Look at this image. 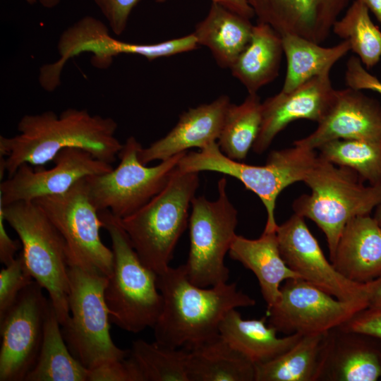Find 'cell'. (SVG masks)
<instances>
[{
	"mask_svg": "<svg viewBox=\"0 0 381 381\" xmlns=\"http://www.w3.org/2000/svg\"><path fill=\"white\" fill-rule=\"evenodd\" d=\"M117 123L110 117L92 115L85 109L69 108L24 115L18 134L0 136V178L11 176L23 164L42 166L66 148H78L112 164L123 144L116 138Z\"/></svg>",
	"mask_w": 381,
	"mask_h": 381,
	"instance_id": "1",
	"label": "cell"
},
{
	"mask_svg": "<svg viewBox=\"0 0 381 381\" xmlns=\"http://www.w3.org/2000/svg\"><path fill=\"white\" fill-rule=\"evenodd\" d=\"M163 297L161 315L154 326L155 342L188 350L219 334V325L231 310L250 307L255 301L236 283L200 287L188 279L184 265L169 266L157 274Z\"/></svg>",
	"mask_w": 381,
	"mask_h": 381,
	"instance_id": "2",
	"label": "cell"
},
{
	"mask_svg": "<svg viewBox=\"0 0 381 381\" xmlns=\"http://www.w3.org/2000/svg\"><path fill=\"white\" fill-rule=\"evenodd\" d=\"M311 190L296 198L294 213L313 221L325 235L330 260L353 218L370 214L381 202V183L365 185L353 169L318 157L303 181Z\"/></svg>",
	"mask_w": 381,
	"mask_h": 381,
	"instance_id": "3",
	"label": "cell"
},
{
	"mask_svg": "<svg viewBox=\"0 0 381 381\" xmlns=\"http://www.w3.org/2000/svg\"><path fill=\"white\" fill-rule=\"evenodd\" d=\"M199 182V172L176 167L159 193L134 213L118 218L140 260L157 274L170 266Z\"/></svg>",
	"mask_w": 381,
	"mask_h": 381,
	"instance_id": "4",
	"label": "cell"
},
{
	"mask_svg": "<svg viewBox=\"0 0 381 381\" xmlns=\"http://www.w3.org/2000/svg\"><path fill=\"white\" fill-rule=\"evenodd\" d=\"M99 214L114 254L112 271L104 290L110 321L134 334L153 328L163 307L157 274L140 260L119 219L108 210Z\"/></svg>",
	"mask_w": 381,
	"mask_h": 381,
	"instance_id": "5",
	"label": "cell"
},
{
	"mask_svg": "<svg viewBox=\"0 0 381 381\" xmlns=\"http://www.w3.org/2000/svg\"><path fill=\"white\" fill-rule=\"evenodd\" d=\"M6 222L18 234L25 268L49 294L61 325L68 320L69 277L65 241L42 209L34 201L3 205Z\"/></svg>",
	"mask_w": 381,
	"mask_h": 381,
	"instance_id": "6",
	"label": "cell"
},
{
	"mask_svg": "<svg viewBox=\"0 0 381 381\" xmlns=\"http://www.w3.org/2000/svg\"><path fill=\"white\" fill-rule=\"evenodd\" d=\"M315 150L298 145L274 150L262 166L250 165L226 157L214 142L198 152H187L178 163L182 171H215L240 181L261 200L267 212L264 232L276 231L274 211L279 193L287 186L303 181L314 164Z\"/></svg>",
	"mask_w": 381,
	"mask_h": 381,
	"instance_id": "7",
	"label": "cell"
},
{
	"mask_svg": "<svg viewBox=\"0 0 381 381\" xmlns=\"http://www.w3.org/2000/svg\"><path fill=\"white\" fill-rule=\"evenodd\" d=\"M70 316L62 333L72 354L88 370L126 358L130 350L118 347L110 334L104 297L108 277L78 267L68 269Z\"/></svg>",
	"mask_w": 381,
	"mask_h": 381,
	"instance_id": "8",
	"label": "cell"
},
{
	"mask_svg": "<svg viewBox=\"0 0 381 381\" xmlns=\"http://www.w3.org/2000/svg\"><path fill=\"white\" fill-rule=\"evenodd\" d=\"M226 176L218 182V198L211 201L195 197L189 217L190 248L184 264L194 284L211 287L226 283L229 270L224 263L236 236L238 212L226 193Z\"/></svg>",
	"mask_w": 381,
	"mask_h": 381,
	"instance_id": "9",
	"label": "cell"
},
{
	"mask_svg": "<svg viewBox=\"0 0 381 381\" xmlns=\"http://www.w3.org/2000/svg\"><path fill=\"white\" fill-rule=\"evenodd\" d=\"M141 147L135 137L128 138L118 155L120 162L116 168L85 178L90 198L99 211L108 210L119 219L134 213L164 188L187 152L147 167L139 159Z\"/></svg>",
	"mask_w": 381,
	"mask_h": 381,
	"instance_id": "10",
	"label": "cell"
},
{
	"mask_svg": "<svg viewBox=\"0 0 381 381\" xmlns=\"http://www.w3.org/2000/svg\"><path fill=\"white\" fill-rule=\"evenodd\" d=\"M63 236L69 267L109 277L114 254L100 236L103 222L92 203L85 178L62 194L34 200Z\"/></svg>",
	"mask_w": 381,
	"mask_h": 381,
	"instance_id": "11",
	"label": "cell"
},
{
	"mask_svg": "<svg viewBox=\"0 0 381 381\" xmlns=\"http://www.w3.org/2000/svg\"><path fill=\"white\" fill-rule=\"evenodd\" d=\"M368 302L342 301L301 278L289 279L280 287L277 303L267 308L268 325L277 332L302 336L328 332L339 327Z\"/></svg>",
	"mask_w": 381,
	"mask_h": 381,
	"instance_id": "12",
	"label": "cell"
},
{
	"mask_svg": "<svg viewBox=\"0 0 381 381\" xmlns=\"http://www.w3.org/2000/svg\"><path fill=\"white\" fill-rule=\"evenodd\" d=\"M35 280L0 320V381H25L36 364L50 303Z\"/></svg>",
	"mask_w": 381,
	"mask_h": 381,
	"instance_id": "13",
	"label": "cell"
},
{
	"mask_svg": "<svg viewBox=\"0 0 381 381\" xmlns=\"http://www.w3.org/2000/svg\"><path fill=\"white\" fill-rule=\"evenodd\" d=\"M304 219L294 213L276 229L279 250L287 266L301 279L339 300L368 302L367 283L351 281L334 267Z\"/></svg>",
	"mask_w": 381,
	"mask_h": 381,
	"instance_id": "14",
	"label": "cell"
},
{
	"mask_svg": "<svg viewBox=\"0 0 381 381\" xmlns=\"http://www.w3.org/2000/svg\"><path fill=\"white\" fill-rule=\"evenodd\" d=\"M53 162L54 165L48 169H33L28 164L20 165L11 176L1 182L0 202L7 205L62 194L81 179L106 173L113 168L111 164L78 148L61 150Z\"/></svg>",
	"mask_w": 381,
	"mask_h": 381,
	"instance_id": "15",
	"label": "cell"
},
{
	"mask_svg": "<svg viewBox=\"0 0 381 381\" xmlns=\"http://www.w3.org/2000/svg\"><path fill=\"white\" fill-rule=\"evenodd\" d=\"M337 90L329 73L315 77L289 92L281 90L262 103V123L252 150L265 152L276 135L292 121L308 119L319 123L332 105Z\"/></svg>",
	"mask_w": 381,
	"mask_h": 381,
	"instance_id": "16",
	"label": "cell"
},
{
	"mask_svg": "<svg viewBox=\"0 0 381 381\" xmlns=\"http://www.w3.org/2000/svg\"><path fill=\"white\" fill-rule=\"evenodd\" d=\"M315 131L294 143L315 150L338 139L381 143V106L361 92L347 87L337 90L334 99Z\"/></svg>",
	"mask_w": 381,
	"mask_h": 381,
	"instance_id": "17",
	"label": "cell"
},
{
	"mask_svg": "<svg viewBox=\"0 0 381 381\" xmlns=\"http://www.w3.org/2000/svg\"><path fill=\"white\" fill-rule=\"evenodd\" d=\"M351 1L248 0L257 23L269 25L282 36L297 35L320 44Z\"/></svg>",
	"mask_w": 381,
	"mask_h": 381,
	"instance_id": "18",
	"label": "cell"
},
{
	"mask_svg": "<svg viewBox=\"0 0 381 381\" xmlns=\"http://www.w3.org/2000/svg\"><path fill=\"white\" fill-rule=\"evenodd\" d=\"M230 99L222 95L211 103L190 108L183 112L176 125L163 138L139 150L140 161L167 160L192 147L200 150L217 142L224 124Z\"/></svg>",
	"mask_w": 381,
	"mask_h": 381,
	"instance_id": "19",
	"label": "cell"
},
{
	"mask_svg": "<svg viewBox=\"0 0 381 381\" xmlns=\"http://www.w3.org/2000/svg\"><path fill=\"white\" fill-rule=\"evenodd\" d=\"M334 267L344 277L365 284L381 274V226L370 214L351 219L339 238Z\"/></svg>",
	"mask_w": 381,
	"mask_h": 381,
	"instance_id": "20",
	"label": "cell"
},
{
	"mask_svg": "<svg viewBox=\"0 0 381 381\" xmlns=\"http://www.w3.org/2000/svg\"><path fill=\"white\" fill-rule=\"evenodd\" d=\"M229 254L255 275L267 308L279 301L282 282L300 278L283 260L276 231H263L257 239L236 235Z\"/></svg>",
	"mask_w": 381,
	"mask_h": 381,
	"instance_id": "21",
	"label": "cell"
},
{
	"mask_svg": "<svg viewBox=\"0 0 381 381\" xmlns=\"http://www.w3.org/2000/svg\"><path fill=\"white\" fill-rule=\"evenodd\" d=\"M360 337L339 327L330 331L320 380L376 381L381 378V351Z\"/></svg>",
	"mask_w": 381,
	"mask_h": 381,
	"instance_id": "22",
	"label": "cell"
},
{
	"mask_svg": "<svg viewBox=\"0 0 381 381\" xmlns=\"http://www.w3.org/2000/svg\"><path fill=\"white\" fill-rule=\"evenodd\" d=\"M267 316L244 320L236 308L222 319L219 334L255 365L268 362L291 348L302 337L292 334L278 337L277 331L267 323Z\"/></svg>",
	"mask_w": 381,
	"mask_h": 381,
	"instance_id": "23",
	"label": "cell"
},
{
	"mask_svg": "<svg viewBox=\"0 0 381 381\" xmlns=\"http://www.w3.org/2000/svg\"><path fill=\"white\" fill-rule=\"evenodd\" d=\"M330 341V331L302 336L275 358L255 365V381L320 380Z\"/></svg>",
	"mask_w": 381,
	"mask_h": 381,
	"instance_id": "24",
	"label": "cell"
},
{
	"mask_svg": "<svg viewBox=\"0 0 381 381\" xmlns=\"http://www.w3.org/2000/svg\"><path fill=\"white\" fill-rule=\"evenodd\" d=\"M253 27L250 19L212 2L193 34L198 44L210 49L219 66L230 68L249 43Z\"/></svg>",
	"mask_w": 381,
	"mask_h": 381,
	"instance_id": "25",
	"label": "cell"
},
{
	"mask_svg": "<svg viewBox=\"0 0 381 381\" xmlns=\"http://www.w3.org/2000/svg\"><path fill=\"white\" fill-rule=\"evenodd\" d=\"M283 54L282 35L269 25L257 23L249 43L230 69L248 94L257 93L278 76Z\"/></svg>",
	"mask_w": 381,
	"mask_h": 381,
	"instance_id": "26",
	"label": "cell"
},
{
	"mask_svg": "<svg viewBox=\"0 0 381 381\" xmlns=\"http://www.w3.org/2000/svg\"><path fill=\"white\" fill-rule=\"evenodd\" d=\"M189 381H255V364L219 333L189 350Z\"/></svg>",
	"mask_w": 381,
	"mask_h": 381,
	"instance_id": "27",
	"label": "cell"
},
{
	"mask_svg": "<svg viewBox=\"0 0 381 381\" xmlns=\"http://www.w3.org/2000/svg\"><path fill=\"white\" fill-rule=\"evenodd\" d=\"M50 301L35 365L25 381H87L89 370L71 352Z\"/></svg>",
	"mask_w": 381,
	"mask_h": 381,
	"instance_id": "28",
	"label": "cell"
},
{
	"mask_svg": "<svg viewBox=\"0 0 381 381\" xmlns=\"http://www.w3.org/2000/svg\"><path fill=\"white\" fill-rule=\"evenodd\" d=\"M282 39L286 59V72L282 89L284 92L291 91L315 77L329 73L334 64L351 50L346 40L325 47L294 35H284Z\"/></svg>",
	"mask_w": 381,
	"mask_h": 381,
	"instance_id": "29",
	"label": "cell"
},
{
	"mask_svg": "<svg viewBox=\"0 0 381 381\" xmlns=\"http://www.w3.org/2000/svg\"><path fill=\"white\" fill-rule=\"evenodd\" d=\"M262 123V102L257 93L248 94L240 104H230L218 138L221 151L229 158L241 161L252 149Z\"/></svg>",
	"mask_w": 381,
	"mask_h": 381,
	"instance_id": "30",
	"label": "cell"
},
{
	"mask_svg": "<svg viewBox=\"0 0 381 381\" xmlns=\"http://www.w3.org/2000/svg\"><path fill=\"white\" fill-rule=\"evenodd\" d=\"M129 350L128 358L141 381H189V350L173 349L143 339L134 341Z\"/></svg>",
	"mask_w": 381,
	"mask_h": 381,
	"instance_id": "31",
	"label": "cell"
},
{
	"mask_svg": "<svg viewBox=\"0 0 381 381\" xmlns=\"http://www.w3.org/2000/svg\"><path fill=\"white\" fill-rule=\"evenodd\" d=\"M369 12L361 0H354L332 30L349 43L351 50L368 69L381 58V30L372 21Z\"/></svg>",
	"mask_w": 381,
	"mask_h": 381,
	"instance_id": "32",
	"label": "cell"
},
{
	"mask_svg": "<svg viewBox=\"0 0 381 381\" xmlns=\"http://www.w3.org/2000/svg\"><path fill=\"white\" fill-rule=\"evenodd\" d=\"M318 150L320 157L353 169L369 184L381 183V143L338 139L323 144Z\"/></svg>",
	"mask_w": 381,
	"mask_h": 381,
	"instance_id": "33",
	"label": "cell"
},
{
	"mask_svg": "<svg viewBox=\"0 0 381 381\" xmlns=\"http://www.w3.org/2000/svg\"><path fill=\"white\" fill-rule=\"evenodd\" d=\"M34 279L25 267L20 253L0 272V320L13 306L21 291Z\"/></svg>",
	"mask_w": 381,
	"mask_h": 381,
	"instance_id": "34",
	"label": "cell"
},
{
	"mask_svg": "<svg viewBox=\"0 0 381 381\" xmlns=\"http://www.w3.org/2000/svg\"><path fill=\"white\" fill-rule=\"evenodd\" d=\"M87 381H140V377L127 357L89 370Z\"/></svg>",
	"mask_w": 381,
	"mask_h": 381,
	"instance_id": "35",
	"label": "cell"
},
{
	"mask_svg": "<svg viewBox=\"0 0 381 381\" xmlns=\"http://www.w3.org/2000/svg\"><path fill=\"white\" fill-rule=\"evenodd\" d=\"M140 0H94L112 32L120 35L125 30L130 14Z\"/></svg>",
	"mask_w": 381,
	"mask_h": 381,
	"instance_id": "36",
	"label": "cell"
},
{
	"mask_svg": "<svg viewBox=\"0 0 381 381\" xmlns=\"http://www.w3.org/2000/svg\"><path fill=\"white\" fill-rule=\"evenodd\" d=\"M345 81L348 87L372 90L381 95V81L368 72L357 56H351L346 62Z\"/></svg>",
	"mask_w": 381,
	"mask_h": 381,
	"instance_id": "37",
	"label": "cell"
},
{
	"mask_svg": "<svg viewBox=\"0 0 381 381\" xmlns=\"http://www.w3.org/2000/svg\"><path fill=\"white\" fill-rule=\"evenodd\" d=\"M339 328L381 340V310L366 308Z\"/></svg>",
	"mask_w": 381,
	"mask_h": 381,
	"instance_id": "38",
	"label": "cell"
},
{
	"mask_svg": "<svg viewBox=\"0 0 381 381\" xmlns=\"http://www.w3.org/2000/svg\"><path fill=\"white\" fill-rule=\"evenodd\" d=\"M5 222L3 209L0 205V261L4 266L16 259L20 242L10 237L5 227Z\"/></svg>",
	"mask_w": 381,
	"mask_h": 381,
	"instance_id": "39",
	"label": "cell"
},
{
	"mask_svg": "<svg viewBox=\"0 0 381 381\" xmlns=\"http://www.w3.org/2000/svg\"><path fill=\"white\" fill-rule=\"evenodd\" d=\"M169 0H156L158 3H163ZM226 8L246 18L251 19L255 16L254 11L248 0H211Z\"/></svg>",
	"mask_w": 381,
	"mask_h": 381,
	"instance_id": "40",
	"label": "cell"
},
{
	"mask_svg": "<svg viewBox=\"0 0 381 381\" xmlns=\"http://www.w3.org/2000/svg\"><path fill=\"white\" fill-rule=\"evenodd\" d=\"M368 307L372 310H381V274L367 283Z\"/></svg>",
	"mask_w": 381,
	"mask_h": 381,
	"instance_id": "41",
	"label": "cell"
},
{
	"mask_svg": "<svg viewBox=\"0 0 381 381\" xmlns=\"http://www.w3.org/2000/svg\"><path fill=\"white\" fill-rule=\"evenodd\" d=\"M381 23V0H361Z\"/></svg>",
	"mask_w": 381,
	"mask_h": 381,
	"instance_id": "42",
	"label": "cell"
},
{
	"mask_svg": "<svg viewBox=\"0 0 381 381\" xmlns=\"http://www.w3.org/2000/svg\"><path fill=\"white\" fill-rule=\"evenodd\" d=\"M38 1L46 8H53L60 3L61 0H38Z\"/></svg>",
	"mask_w": 381,
	"mask_h": 381,
	"instance_id": "43",
	"label": "cell"
},
{
	"mask_svg": "<svg viewBox=\"0 0 381 381\" xmlns=\"http://www.w3.org/2000/svg\"><path fill=\"white\" fill-rule=\"evenodd\" d=\"M373 218L375 219L377 224L381 226V202L375 208Z\"/></svg>",
	"mask_w": 381,
	"mask_h": 381,
	"instance_id": "44",
	"label": "cell"
},
{
	"mask_svg": "<svg viewBox=\"0 0 381 381\" xmlns=\"http://www.w3.org/2000/svg\"><path fill=\"white\" fill-rule=\"evenodd\" d=\"M30 4H34L37 2V0H25Z\"/></svg>",
	"mask_w": 381,
	"mask_h": 381,
	"instance_id": "45",
	"label": "cell"
}]
</instances>
